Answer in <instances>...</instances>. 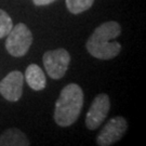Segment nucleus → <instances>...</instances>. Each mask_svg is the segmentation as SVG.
<instances>
[{
    "label": "nucleus",
    "instance_id": "1",
    "mask_svg": "<svg viewBox=\"0 0 146 146\" xmlns=\"http://www.w3.org/2000/svg\"><path fill=\"white\" fill-rule=\"evenodd\" d=\"M121 27L115 21H108L95 28L86 43L87 51L99 60H111L121 51V44L114 39L120 35Z\"/></svg>",
    "mask_w": 146,
    "mask_h": 146
},
{
    "label": "nucleus",
    "instance_id": "7",
    "mask_svg": "<svg viewBox=\"0 0 146 146\" xmlns=\"http://www.w3.org/2000/svg\"><path fill=\"white\" fill-rule=\"evenodd\" d=\"M23 74L13 70L0 81V94L9 102H17L23 94Z\"/></svg>",
    "mask_w": 146,
    "mask_h": 146
},
{
    "label": "nucleus",
    "instance_id": "2",
    "mask_svg": "<svg viewBox=\"0 0 146 146\" xmlns=\"http://www.w3.org/2000/svg\"><path fill=\"white\" fill-rule=\"evenodd\" d=\"M84 106V92L77 84L64 87L55 102L54 121L60 127H69L76 122Z\"/></svg>",
    "mask_w": 146,
    "mask_h": 146
},
{
    "label": "nucleus",
    "instance_id": "9",
    "mask_svg": "<svg viewBox=\"0 0 146 146\" xmlns=\"http://www.w3.org/2000/svg\"><path fill=\"white\" fill-rule=\"evenodd\" d=\"M29 144L31 142L25 133L15 128L7 129L0 135V146H28Z\"/></svg>",
    "mask_w": 146,
    "mask_h": 146
},
{
    "label": "nucleus",
    "instance_id": "3",
    "mask_svg": "<svg viewBox=\"0 0 146 146\" xmlns=\"http://www.w3.org/2000/svg\"><path fill=\"white\" fill-rule=\"evenodd\" d=\"M31 43L33 34L31 29L24 23H19L7 35L5 49L10 55L21 58L28 52Z\"/></svg>",
    "mask_w": 146,
    "mask_h": 146
},
{
    "label": "nucleus",
    "instance_id": "12",
    "mask_svg": "<svg viewBox=\"0 0 146 146\" xmlns=\"http://www.w3.org/2000/svg\"><path fill=\"white\" fill-rule=\"evenodd\" d=\"M55 0H33V2L36 5H48L50 3H52Z\"/></svg>",
    "mask_w": 146,
    "mask_h": 146
},
{
    "label": "nucleus",
    "instance_id": "4",
    "mask_svg": "<svg viewBox=\"0 0 146 146\" xmlns=\"http://www.w3.org/2000/svg\"><path fill=\"white\" fill-rule=\"evenodd\" d=\"M42 61L49 77L52 79H61L67 72L70 63V54L67 50L58 48L47 51L42 56Z\"/></svg>",
    "mask_w": 146,
    "mask_h": 146
},
{
    "label": "nucleus",
    "instance_id": "8",
    "mask_svg": "<svg viewBox=\"0 0 146 146\" xmlns=\"http://www.w3.org/2000/svg\"><path fill=\"white\" fill-rule=\"evenodd\" d=\"M25 80L27 84L35 91H41L47 86L46 75L37 64L28 65L25 70Z\"/></svg>",
    "mask_w": 146,
    "mask_h": 146
},
{
    "label": "nucleus",
    "instance_id": "11",
    "mask_svg": "<svg viewBox=\"0 0 146 146\" xmlns=\"http://www.w3.org/2000/svg\"><path fill=\"white\" fill-rule=\"evenodd\" d=\"M13 27V21L11 16L5 10L0 9V39L5 38Z\"/></svg>",
    "mask_w": 146,
    "mask_h": 146
},
{
    "label": "nucleus",
    "instance_id": "10",
    "mask_svg": "<svg viewBox=\"0 0 146 146\" xmlns=\"http://www.w3.org/2000/svg\"><path fill=\"white\" fill-rule=\"evenodd\" d=\"M65 2L70 13L80 14L92 7L94 0H65Z\"/></svg>",
    "mask_w": 146,
    "mask_h": 146
},
{
    "label": "nucleus",
    "instance_id": "5",
    "mask_svg": "<svg viewBox=\"0 0 146 146\" xmlns=\"http://www.w3.org/2000/svg\"><path fill=\"white\" fill-rule=\"evenodd\" d=\"M128 129L127 120L121 117H114L107 121L104 128L96 136V144L100 146H110L122 139Z\"/></svg>",
    "mask_w": 146,
    "mask_h": 146
},
{
    "label": "nucleus",
    "instance_id": "6",
    "mask_svg": "<svg viewBox=\"0 0 146 146\" xmlns=\"http://www.w3.org/2000/svg\"><path fill=\"white\" fill-rule=\"evenodd\" d=\"M110 108V96L101 93L94 98L90 110L86 116V125L89 130H95L106 119Z\"/></svg>",
    "mask_w": 146,
    "mask_h": 146
}]
</instances>
